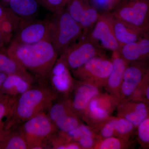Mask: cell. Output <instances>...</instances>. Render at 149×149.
<instances>
[{
	"label": "cell",
	"mask_w": 149,
	"mask_h": 149,
	"mask_svg": "<svg viewBox=\"0 0 149 149\" xmlns=\"http://www.w3.org/2000/svg\"><path fill=\"white\" fill-rule=\"evenodd\" d=\"M148 60L140 61L129 63L126 67L119 92V100H126L142 80L149 73Z\"/></svg>",
	"instance_id": "12"
},
{
	"label": "cell",
	"mask_w": 149,
	"mask_h": 149,
	"mask_svg": "<svg viewBox=\"0 0 149 149\" xmlns=\"http://www.w3.org/2000/svg\"><path fill=\"white\" fill-rule=\"evenodd\" d=\"M48 10L54 13L64 9L66 6L68 0H37Z\"/></svg>",
	"instance_id": "30"
},
{
	"label": "cell",
	"mask_w": 149,
	"mask_h": 149,
	"mask_svg": "<svg viewBox=\"0 0 149 149\" xmlns=\"http://www.w3.org/2000/svg\"><path fill=\"white\" fill-rule=\"evenodd\" d=\"M7 96H8V95H5V94L3 93L2 92L0 91V101L1 100L5 98Z\"/></svg>",
	"instance_id": "38"
},
{
	"label": "cell",
	"mask_w": 149,
	"mask_h": 149,
	"mask_svg": "<svg viewBox=\"0 0 149 149\" xmlns=\"http://www.w3.org/2000/svg\"><path fill=\"white\" fill-rule=\"evenodd\" d=\"M81 120L77 114L72 113L59 118L54 124L57 132H66L79 126L82 122Z\"/></svg>",
	"instance_id": "26"
},
{
	"label": "cell",
	"mask_w": 149,
	"mask_h": 149,
	"mask_svg": "<svg viewBox=\"0 0 149 149\" xmlns=\"http://www.w3.org/2000/svg\"><path fill=\"white\" fill-rule=\"evenodd\" d=\"M133 143L131 139H128L112 136L100 140L93 149H125L131 148Z\"/></svg>",
	"instance_id": "24"
},
{
	"label": "cell",
	"mask_w": 149,
	"mask_h": 149,
	"mask_svg": "<svg viewBox=\"0 0 149 149\" xmlns=\"http://www.w3.org/2000/svg\"><path fill=\"white\" fill-rule=\"evenodd\" d=\"M33 83L17 75H8L4 81L0 91L7 95L17 97L33 87Z\"/></svg>",
	"instance_id": "19"
},
{
	"label": "cell",
	"mask_w": 149,
	"mask_h": 149,
	"mask_svg": "<svg viewBox=\"0 0 149 149\" xmlns=\"http://www.w3.org/2000/svg\"><path fill=\"white\" fill-rule=\"evenodd\" d=\"M119 102L113 95L101 92L91 100L80 118L91 128L95 127L111 117Z\"/></svg>",
	"instance_id": "7"
},
{
	"label": "cell",
	"mask_w": 149,
	"mask_h": 149,
	"mask_svg": "<svg viewBox=\"0 0 149 149\" xmlns=\"http://www.w3.org/2000/svg\"><path fill=\"white\" fill-rule=\"evenodd\" d=\"M137 127L132 123L121 117H116L114 126V136L130 139Z\"/></svg>",
	"instance_id": "25"
},
{
	"label": "cell",
	"mask_w": 149,
	"mask_h": 149,
	"mask_svg": "<svg viewBox=\"0 0 149 149\" xmlns=\"http://www.w3.org/2000/svg\"><path fill=\"white\" fill-rule=\"evenodd\" d=\"M75 113L68 97H59L52 102L48 109L47 115L53 123L67 115Z\"/></svg>",
	"instance_id": "23"
},
{
	"label": "cell",
	"mask_w": 149,
	"mask_h": 149,
	"mask_svg": "<svg viewBox=\"0 0 149 149\" xmlns=\"http://www.w3.org/2000/svg\"><path fill=\"white\" fill-rule=\"evenodd\" d=\"M86 35L97 42L104 49L112 52L120 50L105 12L100 14L93 29Z\"/></svg>",
	"instance_id": "14"
},
{
	"label": "cell",
	"mask_w": 149,
	"mask_h": 149,
	"mask_svg": "<svg viewBox=\"0 0 149 149\" xmlns=\"http://www.w3.org/2000/svg\"><path fill=\"white\" fill-rule=\"evenodd\" d=\"M112 52L111 58L112 63V69L104 88L108 93L117 97L119 100V92L123 73L129 63L123 58L119 51Z\"/></svg>",
	"instance_id": "17"
},
{
	"label": "cell",
	"mask_w": 149,
	"mask_h": 149,
	"mask_svg": "<svg viewBox=\"0 0 149 149\" xmlns=\"http://www.w3.org/2000/svg\"><path fill=\"white\" fill-rule=\"evenodd\" d=\"M74 83L66 62L59 56L48 75L47 85L59 97H67Z\"/></svg>",
	"instance_id": "10"
},
{
	"label": "cell",
	"mask_w": 149,
	"mask_h": 149,
	"mask_svg": "<svg viewBox=\"0 0 149 149\" xmlns=\"http://www.w3.org/2000/svg\"><path fill=\"white\" fill-rule=\"evenodd\" d=\"M149 83V73L147 74L146 77H144V79L142 80L138 87L133 91L132 95L126 100H132L139 101L145 102L144 99V91L146 86Z\"/></svg>",
	"instance_id": "31"
},
{
	"label": "cell",
	"mask_w": 149,
	"mask_h": 149,
	"mask_svg": "<svg viewBox=\"0 0 149 149\" xmlns=\"http://www.w3.org/2000/svg\"><path fill=\"white\" fill-rule=\"evenodd\" d=\"M109 11L130 26L149 32V0L120 2Z\"/></svg>",
	"instance_id": "6"
},
{
	"label": "cell",
	"mask_w": 149,
	"mask_h": 149,
	"mask_svg": "<svg viewBox=\"0 0 149 149\" xmlns=\"http://www.w3.org/2000/svg\"><path fill=\"white\" fill-rule=\"evenodd\" d=\"M7 42H6V40H5L3 36L1 30H0V43L1 44H3Z\"/></svg>",
	"instance_id": "37"
},
{
	"label": "cell",
	"mask_w": 149,
	"mask_h": 149,
	"mask_svg": "<svg viewBox=\"0 0 149 149\" xmlns=\"http://www.w3.org/2000/svg\"><path fill=\"white\" fill-rule=\"evenodd\" d=\"M65 8L54 13L50 20V41L58 56L79 39L83 33L80 24L70 15Z\"/></svg>",
	"instance_id": "3"
},
{
	"label": "cell",
	"mask_w": 149,
	"mask_h": 149,
	"mask_svg": "<svg viewBox=\"0 0 149 149\" xmlns=\"http://www.w3.org/2000/svg\"><path fill=\"white\" fill-rule=\"evenodd\" d=\"M10 11L9 8H4L0 5V20L5 17L8 14Z\"/></svg>",
	"instance_id": "34"
},
{
	"label": "cell",
	"mask_w": 149,
	"mask_h": 149,
	"mask_svg": "<svg viewBox=\"0 0 149 149\" xmlns=\"http://www.w3.org/2000/svg\"><path fill=\"white\" fill-rule=\"evenodd\" d=\"M0 71L7 75H19L33 83L36 80L31 73L6 54L0 53Z\"/></svg>",
	"instance_id": "21"
},
{
	"label": "cell",
	"mask_w": 149,
	"mask_h": 149,
	"mask_svg": "<svg viewBox=\"0 0 149 149\" xmlns=\"http://www.w3.org/2000/svg\"><path fill=\"white\" fill-rule=\"evenodd\" d=\"M27 149V142L19 127L9 130L0 144V149Z\"/></svg>",
	"instance_id": "22"
},
{
	"label": "cell",
	"mask_w": 149,
	"mask_h": 149,
	"mask_svg": "<svg viewBox=\"0 0 149 149\" xmlns=\"http://www.w3.org/2000/svg\"><path fill=\"white\" fill-rule=\"evenodd\" d=\"M104 49L97 42L86 35L73 43L60 56L66 62L70 70L77 69L91 59L105 55Z\"/></svg>",
	"instance_id": "5"
},
{
	"label": "cell",
	"mask_w": 149,
	"mask_h": 149,
	"mask_svg": "<svg viewBox=\"0 0 149 149\" xmlns=\"http://www.w3.org/2000/svg\"><path fill=\"white\" fill-rule=\"evenodd\" d=\"M9 3L10 10L22 20L32 19L40 3L37 0H10Z\"/></svg>",
	"instance_id": "20"
},
{
	"label": "cell",
	"mask_w": 149,
	"mask_h": 149,
	"mask_svg": "<svg viewBox=\"0 0 149 149\" xmlns=\"http://www.w3.org/2000/svg\"><path fill=\"white\" fill-rule=\"evenodd\" d=\"M98 139L95 136L83 134L80 137L77 143L82 149H93Z\"/></svg>",
	"instance_id": "32"
},
{
	"label": "cell",
	"mask_w": 149,
	"mask_h": 149,
	"mask_svg": "<svg viewBox=\"0 0 149 149\" xmlns=\"http://www.w3.org/2000/svg\"><path fill=\"white\" fill-rule=\"evenodd\" d=\"M59 97L47 85L33 86L17 97L6 129L16 128L38 113L48 110L52 102Z\"/></svg>",
	"instance_id": "2"
},
{
	"label": "cell",
	"mask_w": 149,
	"mask_h": 149,
	"mask_svg": "<svg viewBox=\"0 0 149 149\" xmlns=\"http://www.w3.org/2000/svg\"><path fill=\"white\" fill-rule=\"evenodd\" d=\"M138 142L142 148H149V116L144 119L137 128Z\"/></svg>",
	"instance_id": "29"
},
{
	"label": "cell",
	"mask_w": 149,
	"mask_h": 149,
	"mask_svg": "<svg viewBox=\"0 0 149 149\" xmlns=\"http://www.w3.org/2000/svg\"><path fill=\"white\" fill-rule=\"evenodd\" d=\"M100 89L90 83L75 80L73 89L67 97L73 111L79 117H81L91 100L101 93Z\"/></svg>",
	"instance_id": "13"
},
{
	"label": "cell",
	"mask_w": 149,
	"mask_h": 149,
	"mask_svg": "<svg viewBox=\"0 0 149 149\" xmlns=\"http://www.w3.org/2000/svg\"><path fill=\"white\" fill-rule=\"evenodd\" d=\"M17 98L8 96L0 101V130L5 128Z\"/></svg>",
	"instance_id": "28"
},
{
	"label": "cell",
	"mask_w": 149,
	"mask_h": 149,
	"mask_svg": "<svg viewBox=\"0 0 149 149\" xmlns=\"http://www.w3.org/2000/svg\"><path fill=\"white\" fill-rule=\"evenodd\" d=\"M119 53L128 63L148 60L149 57V33L136 42L127 44L120 48Z\"/></svg>",
	"instance_id": "18"
},
{
	"label": "cell",
	"mask_w": 149,
	"mask_h": 149,
	"mask_svg": "<svg viewBox=\"0 0 149 149\" xmlns=\"http://www.w3.org/2000/svg\"><path fill=\"white\" fill-rule=\"evenodd\" d=\"M66 9L83 29L82 36L88 34L97 20L100 14L89 0H68Z\"/></svg>",
	"instance_id": "11"
},
{
	"label": "cell",
	"mask_w": 149,
	"mask_h": 149,
	"mask_svg": "<svg viewBox=\"0 0 149 149\" xmlns=\"http://www.w3.org/2000/svg\"><path fill=\"white\" fill-rule=\"evenodd\" d=\"M50 20H22L11 42L33 44L44 40L50 41Z\"/></svg>",
	"instance_id": "9"
},
{
	"label": "cell",
	"mask_w": 149,
	"mask_h": 149,
	"mask_svg": "<svg viewBox=\"0 0 149 149\" xmlns=\"http://www.w3.org/2000/svg\"><path fill=\"white\" fill-rule=\"evenodd\" d=\"M117 117L123 118L137 127L149 117V104L144 102L128 100L121 102L117 107Z\"/></svg>",
	"instance_id": "16"
},
{
	"label": "cell",
	"mask_w": 149,
	"mask_h": 149,
	"mask_svg": "<svg viewBox=\"0 0 149 149\" xmlns=\"http://www.w3.org/2000/svg\"><path fill=\"white\" fill-rule=\"evenodd\" d=\"M6 54L31 73L39 84L45 85L59 56L49 40L30 44L10 42Z\"/></svg>",
	"instance_id": "1"
},
{
	"label": "cell",
	"mask_w": 149,
	"mask_h": 149,
	"mask_svg": "<svg viewBox=\"0 0 149 149\" xmlns=\"http://www.w3.org/2000/svg\"><path fill=\"white\" fill-rule=\"evenodd\" d=\"M112 66L111 59L105 55L93 58L72 72L77 80L101 88L106 84Z\"/></svg>",
	"instance_id": "8"
},
{
	"label": "cell",
	"mask_w": 149,
	"mask_h": 149,
	"mask_svg": "<svg viewBox=\"0 0 149 149\" xmlns=\"http://www.w3.org/2000/svg\"><path fill=\"white\" fill-rule=\"evenodd\" d=\"M121 0H108L107 9V11L111 10L120 3Z\"/></svg>",
	"instance_id": "33"
},
{
	"label": "cell",
	"mask_w": 149,
	"mask_h": 149,
	"mask_svg": "<svg viewBox=\"0 0 149 149\" xmlns=\"http://www.w3.org/2000/svg\"><path fill=\"white\" fill-rule=\"evenodd\" d=\"M19 128L30 149H46L45 141L57 132L55 126L45 111L22 123Z\"/></svg>",
	"instance_id": "4"
},
{
	"label": "cell",
	"mask_w": 149,
	"mask_h": 149,
	"mask_svg": "<svg viewBox=\"0 0 149 149\" xmlns=\"http://www.w3.org/2000/svg\"><path fill=\"white\" fill-rule=\"evenodd\" d=\"M133 1V0H121L120 2H124L129 1Z\"/></svg>",
	"instance_id": "39"
},
{
	"label": "cell",
	"mask_w": 149,
	"mask_h": 149,
	"mask_svg": "<svg viewBox=\"0 0 149 149\" xmlns=\"http://www.w3.org/2000/svg\"><path fill=\"white\" fill-rule=\"evenodd\" d=\"M7 75L0 71V89Z\"/></svg>",
	"instance_id": "36"
},
{
	"label": "cell",
	"mask_w": 149,
	"mask_h": 149,
	"mask_svg": "<svg viewBox=\"0 0 149 149\" xmlns=\"http://www.w3.org/2000/svg\"><path fill=\"white\" fill-rule=\"evenodd\" d=\"M5 1H10V0H5Z\"/></svg>",
	"instance_id": "40"
},
{
	"label": "cell",
	"mask_w": 149,
	"mask_h": 149,
	"mask_svg": "<svg viewBox=\"0 0 149 149\" xmlns=\"http://www.w3.org/2000/svg\"><path fill=\"white\" fill-rule=\"evenodd\" d=\"M116 117L111 116L107 120L91 128L99 141L114 136Z\"/></svg>",
	"instance_id": "27"
},
{
	"label": "cell",
	"mask_w": 149,
	"mask_h": 149,
	"mask_svg": "<svg viewBox=\"0 0 149 149\" xmlns=\"http://www.w3.org/2000/svg\"><path fill=\"white\" fill-rule=\"evenodd\" d=\"M9 130H7L5 128H3L0 130V144L6 134L8 132Z\"/></svg>",
	"instance_id": "35"
},
{
	"label": "cell",
	"mask_w": 149,
	"mask_h": 149,
	"mask_svg": "<svg viewBox=\"0 0 149 149\" xmlns=\"http://www.w3.org/2000/svg\"><path fill=\"white\" fill-rule=\"evenodd\" d=\"M105 12L120 48L127 44L136 42L145 34L149 33L130 26L113 16L109 11Z\"/></svg>",
	"instance_id": "15"
}]
</instances>
